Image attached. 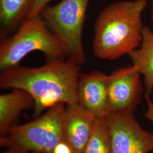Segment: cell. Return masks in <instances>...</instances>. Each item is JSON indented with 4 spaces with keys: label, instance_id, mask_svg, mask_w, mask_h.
<instances>
[{
    "label": "cell",
    "instance_id": "obj_17",
    "mask_svg": "<svg viewBox=\"0 0 153 153\" xmlns=\"http://www.w3.org/2000/svg\"><path fill=\"white\" fill-rule=\"evenodd\" d=\"M2 153H23L18 149L13 146L7 147V149Z\"/></svg>",
    "mask_w": 153,
    "mask_h": 153
},
{
    "label": "cell",
    "instance_id": "obj_15",
    "mask_svg": "<svg viewBox=\"0 0 153 153\" xmlns=\"http://www.w3.org/2000/svg\"><path fill=\"white\" fill-rule=\"evenodd\" d=\"M53 153H73L71 146L65 141L60 143L54 149Z\"/></svg>",
    "mask_w": 153,
    "mask_h": 153
},
{
    "label": "cell",
    "instance_id": "obj_4",
    "mask_svg": "<svg viewBox=\"0 0 153 153\" xmlns=\"http://www.w3.org/2000/svg\"><path fill=\"white\" fill-rule=\"evenodd\" d=\"M66 105L56 103L35 120L12 126L0 136L1 146H13L25 153H53L55 148L65 141Z\"/></svg>",
    "mask_w": 153,
    "mask_h": 153
},
{
    "label": "cell",
    "instance_id": "obj_12",
    "mask_svg": "<svg viewBox=\"0 0 153 153\" xmlns=\"http://www.w3.org/2000/svg\"><path fill=\"white\" fill-rule=\"evenodd\" d=\"M34 0H0V36L5 38L27 18Z\"/></svg>",
    "mask_w": 153,
    "mask_h": 153
},
{
    "label": "cell",
    "instance_id": "obj_1",
    "mask_svg": "<svg viewBox=\"0 0 153 153\" xmlns=\"http://www.w3.org/2000/svg\"><path fill=\"white\" fill-rule=\"evenodd\" d=\"M81 65L68 59L47 62L38 68L19 65L1 71L0 88L21 89L35 100L34 116L58 103H78L77 84Z\"/></svg>",
    "mask_w": 153,
    "mask_h": 153
},
{
    "label": "cell",
    "instance_id": "obj_2",
    "mask_svg": "<svg viewBox=\"0 0 153 153\" xmlns=\"http://www.w3.org/2000/svg\"><path fill=\"white\" fill-rule=\"evenodd\" d=\"M146 0L120 1L106 6L96 20L92 48L101 60H114L137 49L142 40Z\"/></svg>",
    "mask_w": 153,
    "mask_h": 153
},
{
    "label": "cell",
    "instance_id": "obj_7",
    "mask_svg": "<svg viewBox=\"0 0 153 153\" xmlns=\"http://www.w3.org/2000/svg\"><path fill=\"white\" fill-rule=\"evenodd\" d=\"M112 153L153 152V133L146 131L134 114H109Z\"/></svg>",
    "mask_w": 153,
    "mask_h": 153
},
{
    "label": "cell",
    "instance_id": "obj_19",
    "mask_svg": "<svg viewBox=\"0 0 153 153\" xmlns=\"http://www.w3.org/2000/svg\"><path fill=\"white\" fill-rule=\"evenodd\" d=\"M23 153H25V152H23Z\"/></svg>",
    "mask_w": 153,
    "mask_h": 153
},
{
    "label": "cell",
    "instance_id": "obj_5",
    "mask_svg": "<svg viewBox=\"0 0 153 153\" xmlns=\"http://www.w3.org/2000/svg\"><path fill=\"white\" fill-rule=\"evenodd\" d=\"M90 0H61L46 7L40 16L62 45L66 57L82 65L86 61L82 32Z\"/></svg>",
    "mask_w": 153,
    "mask_h": 153
},
{
    "label": "cell",
    "instance_id": "obj_6",
    "mask_svg": "<svg viewBox=\"0 0 153 153\" xmlns=\"http://www.w3.org/2000/svg\"><path fill=\"white\" fill-rule=\"evenodd\" d=\"M141 76L133 65L120 68L108 76L109 114H134L142 97Z\"/></svg>",
    "mask_w": 153,
    "mask_h": 153
},
{
    "label": "cell",
    "instance_id": "obj_14",
    "mask_svg": "<svg viewBox=\"0 0 153 153\" xmlns=\"http://www.w3.org/2000/svg\"><path fill=\"white\" fill-rule=\"evenodd\" d=\"M51 1L53 0H34L33 6L26 19L33 18L40 16L44 8L47 7Z\"/></svg>",
    "mask_w": 153,
    "mask_h": 153
},
{
    "label": "cell",
    "instance_id": "obj_9",
    "mask_svg": "<svg viewBox=\"0 0 153 153\" xmlns=\"http://www.w3.org/2000/svg\"><path fill=\"white\" fill-rule=\"evenodd\" d=\"M96 117L78 103L66 105L65 141L71 146L73 153H83Z\"/></svg>",
    "mask_w": 153,
    "mask_h": 153
},
{
    "label": "cell",
    "instance_id": "obj_16",
    "mask_svg": "<svg viewBox=\"0 0 153 153\" xmlns=\"http://www.w3.org/2000/svg\"><path fill=\"white\" fill-rule=\"evenodd\" d=\"M145 97L148 105V108L145 113V117L153 123V102L150 98V95L145 94Z\"/></svg>",
    "mask_w": 153,
    "mask_h": 153
},
{
    "label": "cell",
    "instance_id": "obj_3",
    "mask_svg": "<svg viewBox=\"0 0 153 153\" xmlns=\"http://www.w3.org/2000/svg\"><path fill=\"white\" fill-rule=\"evenodd\" d=\"M34 51L43 53L47 62L67 59L62 45L40 15L26 19L15 34L1 39V71L18 65L24 57Z\"/></svg>",
    "mask_w": 153,
    "mask_h": 153
},
{
    "label": "cell",
    "instance_id": "obj_8",
    "mask_svg": "<svg viewBox=\"0 0 153 153\" xmlns=\"http://www.w3.org/2000/svg\"><path fill=\"white\" fill-rule=\"evenodd\" d=\"M107 81L108 76L99 71L81 73L78 78V103L97 117L109 114Z\"/></svg>",
    "mask_w": 153,
    "mask_h": 153
},
{
    "label": "cell",
    "instance_id": "obj_10",
    "mask_svg": "<svg viewBox=\"0 0 153 153\" xmlns=\"http://www.w3.org/2000/svg\"><path fill=\"white\" fill-rule=\"evenodd\" d=\"M35 100L30 94L21 89L0 95V134L4 136L25 109L34 108Z\"/></svg>",
    "mask_w": 153,
    "mask_h": 153
},
{
    "label": "cell",
    "instance_id": "obj_13",
    "mask_svg": "<svg viewBox=\"0 0 153 153\" xmlns=\"http://www.w3.org/2000/svg\"><path fill=\"white\" fill-rule=\"evenodd\" d=\"M83 153H112L108 116L96 117L91 134Z\"/></svg>",
    "mask_w": 153,
    "mask_h": 153
},
{
    "label": "cell",
    "instance_id": "obj_11",
    "mask_svg": "<svg viewBox=\"0 0 153 153\" xmlns=\"http://www.w3.org/2000/svg\"><path fill=\"white\" fill-rule=\"evenodd\" d=\"M140 48L128 56L141 75L144 76L146 94L150 95L153 90V32L144 26L142 29V40Z\"/></svg>",
    "mask_w": 153,
    "mask_h": 153
},
{
    "label": "cell",
    "instance_id": "obj_18",
    "mask_svg": "<svg viewBox=\"0 0 153 153\" xmlns=\"http://www.w3.org/2000/svg\"><path fill=\"white\" fill-rule=\"evenodd\" d=\"M152 20L153 23V0L152 3Z\"/></svg>",
    "mask_w": 153,
    "mask_h": 153
}]
</instances>
